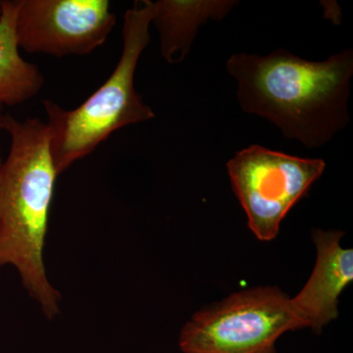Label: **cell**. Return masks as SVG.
<instances>
[{
  "label": "cell",
  "mask_w": 353,
  "mask_h": 353,
  "mask_svg": "<svg viewBox=\"0 0 353 353\" xmlns=\"http://www.w3.org/2000/svg\"><path fill=\"white\" fill-rule=\"evenodd\" d=\"M226 67L238 83L243 111L270 121L285 139L308 150L326 145L350 123L352 48L324 61L282 48L265 57L234 53Z\"/></svg>",
  "instance_id": "cell-1"
},
{
  "label": "cell",
  "mask_w": 353,
  "mask_h": 353,
  "mask_svg": "<svg viewBox=\"0 0 353 353\" xmlns=\"http://www.w3.org/2000/svg\"><path fill=\"white\" fill-rule=\"evenodd\" d=\"M10 150L0 166V266L12 265L23 285L54 317L60 294L48 281L43 262L51 202L59 175L50 150V132L39 119L3 117Z\"/></svg>",
  "instance_id": "cell-2"
},
{
  "label": "cell",
  "mask_w": 353,
  "mask_h": 353,
  "mask_svg": "<svg viewBox=\"0 0 353 353\" xmlns=\"http://www.w3.org/2000/svg\"><path fill=\"white\" fill-rule=\"evenodd\" d=\"M152 1L134 2L123 25V50L117 66L99 90L78 108L66 110L53 101L43 102L50 150L58 174L90 154L111 134L129 125L154 118L134 88V73L150 41Z\"/></svg>",
  "instance_id": "cell-3"
},
{
  "label": "cell",
  "mask_w": 353,
  "mask_h": 353,
  "mask_svg": "<svg viewBox=\"0 0 353 353\" xmlns=\"http://www.w3.org/2000/svg\"><path fill=\"white\" fill-rule=\"evenodd\" d=\"M301 329L288 294L252 288L197 311L183 327L179 347L183 353H278L280 336Z\"/></svg>",
  "instance_id": "cell-4"
},
{
  "label": "cell",
  "mask_w": 353,
  "mask_h": 353,
  "mask_svg": "<svg viewBox=\"0 0 353 353\" xmlns=\"http://www.w3.org/2000/svg\"><path fill=\"white\" fill-rule=\"evenodd\" d=\"M326 168L320 158H303L252 145L228 161L234 194L248 226L262 241L276 239L290 209L307 196Z\"/></svg>",
  "instance_id": "cell-5"
},
{
  "label": "cell",
  "mask_w": 353,
  "mask_h": 353,
  "mask_svg": "<svg viewBox=\"0 0 353 353\" xmlns=\"http://www.w3.org/2000/svg\"><path fill=\"white\" fill-rule=\"evenodd\" d=\"M18 46L52 57L85 55L105 43L116 24L108 0H15Z\"/></svg>",
  "instance_id": "cell-6"
},
{
  "label": "cell",
  "mask_w": 353,
  "mask_h": 353,
  "mask_svg": "<svg viewBox=\"0 0 353 353\" xmlns=\"http://www.w3.org/2000/svg\"><path fill=\"white\" fill-rule=\"evenodd\" d=\"M343 232L315 229L314 269L303 290L290 299L304 327L320 334L339 316V299L353 281V250L341 245Z\"/></svg>",
  "instance_id": "cell-7"
},
{
  "label": "cell",
  "mask_w": 353,
  "mask_h": 353,
  "mask_svg": "<svg viewBox=\"0 0 353 353\" xmlns=\"http://www.w3.org/2000/svg\"><path fill=\"white\" fill-rule=\"evenodd\" d=\"M238 1L158 0L152 2V24L159 32L161 54L168 63L182 61L197 30L208 19L221 21Z\"/></svg>",
  "instance_id": "cell-8"
},
{
  "label": "cell",
  "mask_w": 353,
  "mask_h": 353,
  "mask_svg": "<svg viewBox=\"0 0 353 353\" xmlns=\"http://www.w3.org/2000/svg\"><path fill=\"white\" fill-rule=\"evenodd\" d=\"M16 1L6 0L0 15V104L29 101L43 88V74L21 57L15 34Z\"/></svg>",
  "instance_id": "cell-9"
},
{
  "label": "cell",
  "mask_w": 353,
  "mask_h": 353,
  "mask_svg": "<svg viewBox=\"0 0 353 353\" xmlns=\"http://www.w3.org/2000/svg\"><path fill=\"white\" fill-rule=\"evenodd\" d=\"M1 108H2V105H1V104H0V129H2V122H3V117H4V116L2 115ZM1 164H2V160H1V157H0V166H1Z\"/></svg>",
  "instance_id": "cell-10"
},
{
  "label": "cell",
  "mask_w": 353,
  "mask_h": 353,
  "mask_svg": "<svg viewBox=\"0 0 353 353\" xmlns=\"http://www.w3.org/2000/svg\"><path fill=\"white\" fill-rule=\"evenodd\" d=\"M2 6H3V1H0V15H1L2 12Z\"/></svg>",
  "instance_id": "cell-11"
}]
</instances>
